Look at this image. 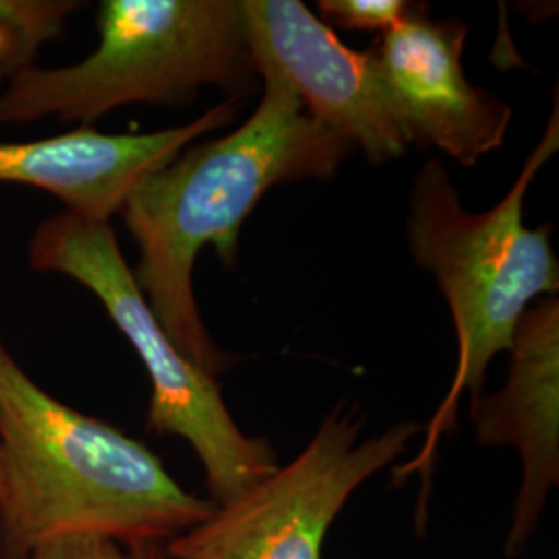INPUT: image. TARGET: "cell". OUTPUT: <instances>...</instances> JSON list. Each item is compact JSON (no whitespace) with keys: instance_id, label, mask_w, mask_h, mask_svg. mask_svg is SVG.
Here are the masks:
<instances>
[{"instance_id":"6da1fadb","label":"cell","mask_w":559,"mask_h":559,"mask_svg":"<svg viewBox=\"0 0 559 559\" xmlns=\"http://www.w3.org/2000/svg\"><path fill=\"white\" fill-rule=\"evenodd\" d=\"M258 110L228 135L195 141L147 175L120 210L140 260L133 276L180 353L218 378L235 360L210 336L193 293L203 247L235 267L240 228L276 185L330 179L355 147L313 119L272 69Z\"/></svg>"},{"instance_id":"7a4b0ae2","label":"cell","mask_w":559,"mask_h":559,"mask_svg":"<svg viewBox=\"0 0 559 559\" xmlns=\"http://www.w3.org/2000/svg\"><path fill=\"white\" fill-rule=\"evenodd\" d=\"M212 510L145 443L44 390L0 334V512L17 559L73 539L166 545Z\"/></svg>"},{"instance_id":"3957f363","label":"cell","mask_w":559,"mask_h":559,"mask_svg":"<svg viewBox=\"0 0 559 559\" xmlns=\"http://www.w3.org/2000/svg\"><path fill=\"white\" fill-rule=\"evenodd\" d=\"M559 150L558 94L537 147L528 154L506 198L487 212H466L459 189L438 160H429L411 191L406 235L417 265L431 272L448 300L459 359L456 373L433 419L425 425L419 456L394 468V480L420 477V520L441 436L456 427L460 399L483 396L489 362L512 346L519 321L539 297L559 290L554 224H524V198L540 168Z\"/></svg>"},{"instance_id":"277c9868","label":"cell","mask_w":559,"mask_h":559,"mask_svg":"<svg viewBox=\"0 0 559 559\" xmlns=\"http://www.w3.org/2000/svg\"><path fill=\"white\" fill-rule=\"evenodd\" d=\"M85 59L32 64L0 90V124L94 127L131 104L185 106L203 85L249 92L258 75L240 0H104ZM260 78V75H258Z\"/></svg>"},{"instance_id":"5b68a950","label":"cell","mask_w":559,"mask_h":559,"mask_svg":"<svg viewBox=\"0 0 559 559\" xmlns=\"http://www.w3.org/2000/svg\"><path fill=\"white\" fill-rule=\"evenodd\" d=\"M27 263L38 274L78 282L100 300L150 378L147 431L179 438L193 448L214 506L239 498L278 468L272 443L240 429L218 380L187 359L164 332L110 222L83 221L60 210L34 228L27 240Z\"/></svg>"},{"instance_id":"8992f818","label":"cell","mask_w":559,"mask_h":559,"mask_svg":"<svg viewBox=\"0 0 559 559\" xmlns=\"http://www.w3.org/2000/svg\"><path fill=\"white\" fill-rule=\"evenodd\" d=\"M359 406H336L297 459L164 545L168 559H321L323 540L360 485L419 433L396 423L360 440Z\"/></svg>"},{"instance_id":"52a82bcc","label":"cell","mask_w":559,"mask_h":559,"mask_svg":"<svg viewBox=\"0 0 559 559\" xmlns=\"http://www.w3.org/2000/svg\"><path fill=\"white\" fill-rule=\"evenodd\" d=\"M240 7L255 71L278 73L313 119L373 164L406 156L413 143L369 50L342 44L299 0H242Z\"/></svg>"},{"instance_id":"ba28073f","label":"cell","mask_w":559,"mask_h":559,"mask_svg":"<svg viewBox=\"0 0 559 559\" xmlns=\"http://www.w3.org/2000/svg\"><path fill=\"white\" fill-rule=\"evenodd\" d=\"M466 34L462 21H433L425 4L413 2L369 55L411 143L475 166L503 145L512 108L466 80Z\"/></svg>"},{"instance_id":"9c48e42d","label":"cell","mask_w":559,"mask_h":559,"mask_svg":"<svg viewBox=\"0 0 559 559\" xmlns=\"http://www.w3.org/2000/svg\"><path fill=\"white\" fill-rule=\"evenodd\" d=\"M237 112L239 98H228L200 119L154 133L112 135L80 124L40 140L0 141V182L44 191L83 221L110 222L141 180Z\"/></svg>"},{"instance_id":"30bf717a","label":"cell","mask_w":559,"mask_h":559,"mask_svg":"<svg viewBox=\"0 0 559 559\" xmlns=\"http://www.w3.org/2000/svg\"><path fill=\"white\" fill-rule=\"evenodd\" d=\"M510 373L500 392L471 404L480 445H510L522 460V483L506 540L520 554L539 526L559 483V300H537L514 332Z\"/></svg>"},{"instance_id":"8fae6325","label":"cell","mask_w":559,"mask_h":559,"mask_svg":"<svg viewBox=\"0 0 559 559\" xmlns=\"http://www.w3.org/2000/svg\"><path fill=\"white\" fill-rule=\"evenodd\" d=\"M81 7L80 0H0V85L36 64Z\"/></svg>"},{"instance_id":"7c38bea8","label":"cell","mask_w":559,"mask_h":559,"mask_svg":"<svg viewBox=\"0 0 559 559\" xmlns=\"http://www.w3.org/2000/svg\"><path fill=\"white\" fill-rule=\"evenodd\" d=\"M413 2L404 0H320L323 23L355 32H388L406 17Z\"/></svg>"},{"instance_id":"4fadbf2b","label":"cell","mask_w":559,"mask_h":559,"mask_svg":"<svg viewBox=\"0 0 559 559\" xmlns=\"http://www.w3.org/2000/svg\"><path fill=\"white\" fill-rule=\"evenodd\" d=\"M27 559H168L164 545H122L108 539L62 540Z\"/></svg>"},{"instance_id":"5bb4252c","label":"cell","mask_w":559,"mask_h":559,"mask_svg":"<svg viewBox=\"0 0 559 559\" xmlns=\"http://www.w3.org/2000/svg\"><path fill=\"white\" fill-rule=\"evenodd\" d=\"M0 559H17L13 547H11V540H9V533H7V526H4V520H2V512H0Z\"/></svg>"}]
</instances>
